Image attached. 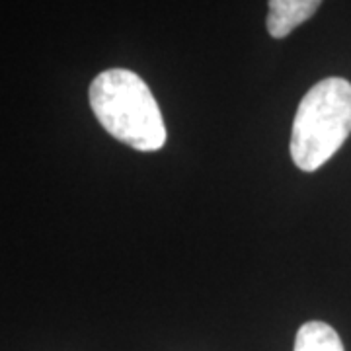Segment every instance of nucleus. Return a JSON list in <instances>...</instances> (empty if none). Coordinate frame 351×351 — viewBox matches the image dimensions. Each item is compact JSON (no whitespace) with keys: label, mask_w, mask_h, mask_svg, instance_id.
I'll return each mask as SVG.
<instances>
[{"label":"nucleus","mask_w":351,"mask_h":351,"mask_svg":"<svg viewBox=\"0 0 351 351\" xmlns=\"http://www.w3.org/2000/svg\"><path fill=\"white\" fill-rule=\"evenodd\" d=\"M100 125L117 141L141 152L162 149L166 125L147 82L127 69H110L96 76L88 92Z\"/></svg>","instance_id":"obj_1"},{"label":"nucleus","mask_w":351,"mask_h":351,"mask_svg":"<svg viewBox=\"0 0 351 351\" xmlns=\"http://www.w3.org/2000/svg\"><path fill=\"white\" fill-rule=\"evenodd\" d=\"M351 133V82L330 76L316 82L297 108L291 158L302 172H316L341 149Z\"/></svg>","instance_id":"obj_2"},{"label":"nucleus","mask_w":351,"mask_h":351,"mask_svg":"<svg viewBox=\"0 0 351 351\" xmlns=\"http://www.w3.org/2000/svg\"><path fill=\"white\" fill-rule=\"evenodd\" d=\"M293 351H346L338 332L326 322H306L299 328Z\"/></svg>","instance_id":"obj_4"},{"label":"nucleus","mask_w":351,"mask_h":351,"mask_svg":"<svg viewBox=\"0 0 351 351\" xmlns=\"http://www.w3.org/2000/svg\"><path fill=\"white\" fill-rule=\"evenodd\" d=\"M322 0H269L267 4V32L276 39L287 38L289 34L311 20L320 8Z\"/></svg>","instance_id":"obj_3"}]
</instances>
